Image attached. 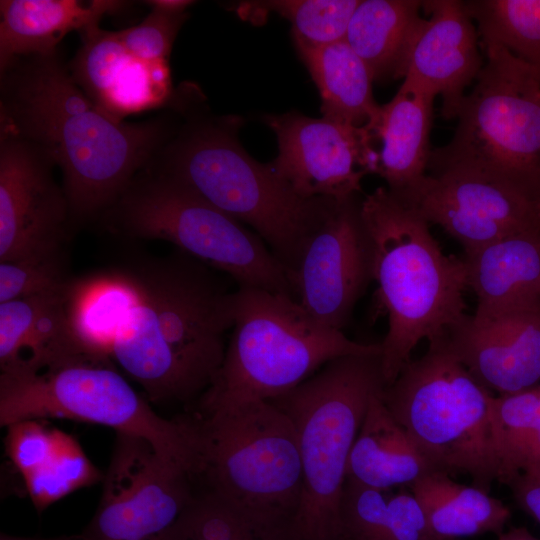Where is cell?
I'll list each match as a JSON object with an SVG mask.
<instances>
[{
	"mask_svg": "<svg viewBox=\"0 0 540 540\" xmlns=\"http://www.w3.org/2000/svg\"><path fill=\"white\" fill-rule=\"evenodd\" d=\"M55 168L37 146L0 129V262L66 252L76 227Z\"/></svg>",
	"mask_w": 540,
	"mask_h": 540,
	"instance_id": "5bb4252c",
	"label": "cell"
},
{
	"mask_svg": "<svg viewBox=\"0 0 540 540\" xmlns=\"http://www.w3.org/2000/svg\"><path fill=\"white\" fill-rule=\"evenodd\" d=\"M72 419L148 441L167 462L200 470L194 421L157 415L111 361L82 359L36 374L0 375V425L27 419Z\"/></svg>",
	"mask_w": 540,
	"mask_h": 540,
	"instance_id": "9c48e42d",
	"label": "cell"
},
{
	"mask_svg": "<svg viewBox=\"0 0 540 540\" xmlns=\"http://www.w3.org/2000/svg\"><path fill=\"white\" fill-rule=\"evenodd\" d=\"M322 99L323 117L368 127L380 106L372 92V75L346 40L320 47L297 46Z\"/></svg>",
	"mask_w": 540,
	"mask_h": 540,
	"instance_id": "4316f807",
	"label": "cell"
},
{
	"mask_svg": "<svg viewBox=\"0 0 540 540\" xmlns=\"http://www.w3.org/2000/svg\"><path fill=\"white\" fill-rule=\"evenodd\" d=\"M361 215L377 296L388 317L380 343L387 386L421 340L442 336L466 314L467 270L464 259L444 254L425 218L387 187L361 200Z\"/></svg>",
	"mask_w": 540,
	"mask_h": 540,
	"instance_id": "277c9868",
	"label": "cell"
},
{
	"mask_svg": "<svg viewBox=\"0 0 540 540\" xmlns=\"http://www.w3.org/2000/svg\"><path fill=\"white\" fill-rule=\"evenodd\" d=\"M116 268L121 303L110 359L153 401L206 391L224 359L234 292L209 266L181 251L132 258Z\"/></svg>",
	"mask_w": 540,
	"mask_h": 540,
	"instance_id": "7a4b0ae2",
	"label": "cell"
},
{
	"mask_svg": "<svg viewBox=\"0 0 540 540\" xmlns=\"http://www.w3.org/2000/svg\"><path fill=\"white\" fill-rule=\"evenodd\" d=\"M150 7L137 25L115 31L119 40L137 58L150 63H168L174 40L188 18L186 11Z\"/></svg>",
	"mask_w": 540,
	"mask_h": 540,
	"instance_id": "e575fe53",
	"label": "cell"
},
{
	"mask_svg": "<svg viewBox=\"0 0 540 540\" xmlns=\"http://www.w3.org/2000/svg\"><path fill=\"white\" fill-rule=\"evenodd\" d=\"M467 286L478 318L540 306V229L510 235L465 253Z\"/></svg>",
	"mask_w": 540,
	"mask_h": 540,
	"instance_id": "44dd1931",
	"label": "cell"
},
{
	"mask_svg": "<svg viewBox=\"0 0 540 540\" xmlns=\"http://www.w3.org/2000/svg\"><path fill=\"white\" fill-rule=\"evenodd\" d=\"M79 35L81 45L68 69L96 106L122 121L131 114L168 107L175 93L168 63L135 57L115 31L97 26Z\"/></svg>",
	"mask_w": 540,
	"mask_h": 540,
	"instance_id": "ac0fdd59",
	"label": "cell"
},
{
	"mask_svg": "<svg viewBox=\"0 0 540 540\" xmlns=\"http://www.w3.org/2000/svg\"><path fill=\"white\" fill-rule=\"evenodd\" d=\"M445 335L458 360L489 391L510 394L540 384V306L490 318L465 314Z\"/></svg>",
	"mask_w": 540,
	"mask_h": 540,
	"instance_id": "e0dca14e",
	"label": "cell"
},
{
	"mask_svg": "<svg viewBox=\"0 0 540 540\" xmlns=\"http://www.w3.org/2000/svg\"><path fill=\"white\" fill-rule=\"evenodd\" d=\"M399 198L457 240L465 253L540 229V183L450 169L427 174Z\"/></svg>",
	"mask_w": 540,
	"mask_h": 540,
	"instance_id": "4fadbf2b",
	"label": "cell"
},
{
	"mask_svg": "<svg viewBox=\"0 0 540 540\" xmlns=\"http://www.w3.org/2000/svg\"><path fill=\"white\" fill-rule=\"evenodd\" d=\"M170 110L138 122L115 119L75 83L60 47L0 70V129L34 144L60 169L76 228L98 223L174 135Z\"/></svg>",
	"mask_w": 540,
	"mask_h": 540,
	"instance_id": "6da1fadb",
	"label": "cell"
},
{
	"mask_svg": "<svg viewBox=\"0 0 540 540\" xmlns=\"http://www.w3.org/2000/svg\"><path fill=\"white\" fill-rule=\"evenodd\" d=\"M382 400L435 471L465 474L489 493L498 478L491 392L450 349L445 333L404 365Z\"/></svg>",
	"mask_w": 540,
	"mask_h": 540,
	"instance_id": "ba28073f",
	"label": "cell"
},
{
	"mask_svg": "<svg viewBox=\"0 0 540 540\" xmlns=\"http://www.w3.org/2000/svg\"><path fill=\"white\" fill-rule=\"evenodd\" d=\"M342 540H350V539L343 538Z\"/></svg>",
	"mask_w": 540,
	"mask_h": 540,
	"instance_id": "60d3db41",
	"label": "cell"
},
{
	"mask_svg": "<svg viewBox=\"0 0 540 540\" xmlns=\"http://www.w3.org/2000/svg\"><path fill=\"white\" fill-rule=\"evenodd\" d=\"M73 277L68 274L66 252L0 262V303L62 292Z\"/></svg>",
	"mask_w": 540,
	"mask_h": 540,
	"instance_id": "836d02e7",
	"label": "cell"
},
{
	"mask_svg": "<svg viewBox=\"0 0 540 540\" xmlns=\"http://www.w3.org/2000/svg\"><path fill=\"white\" fill-rule=\"evenodd\" d=\"M486 62L457 113L451 140L431 150L430 174L467 169L540 183V70L483 44Z\"/></svg>",
	"mask_w": 540,
	"mask_h": 540,
	"instance_id": "30bf717a",
	"label": "cell"
},
{
	"mask_svg": "<svg viewBox=\"0 0 540 540\" xmlns=\"http://www.w3.org/2000/svg\"><path fill=\"white\" fill-rule=\"evenodd\" d=\"M388 492L346 478L340 502L343 538L436 540L430 533L424 511L413 493Z\"/></svg>",
	"mask_w": 540,
	"mask_h": 540,
	"instance_id": "83f0119b",
	"label": "cell"
},
{
	"mask_svg": "<svg viewBox=\"0 0 540 540\" xmlns=\"http://www.w3.org/2000/svg\"><path fill=\"white\" fill-rule=\"evenodd\" d=\"M278 155L272 169L303 198L345 199L361 190V179L376 173L379 156L367 127L295 112L269 115Z\"/></svg>",
	"mask_w": 540,
	"mask_h": 540,
	"instance_id": "9a60e30c",
	"label": "cell"
},
{
	"mask_svg": "<svg viewBox=\"0 0 540 540\" xmlns=\"http://www.w3.org/2000/svg\"><path fill=\"white\" fill-rule=\"evenodd\" d=\"M539 387H540V384H539Z\"/></svg>",
	"mask_w": 540,
	"mask_h": 540,
	"instance_id": "b9f144b4",
	"label": "cell"
},
{
	"mask_svg": "<svg viewBox=\"0 0 540 540\" xmlns=\"http://www.w3.org/2000/svg\"><path fill=\"white\" fill-rule=\"evenodd\" d=\"M419 501L436 540H454L503 532L511 516L499 499L475 487L455 482L450 475L431 471L410 487Z\"/></svg>",
	"mask_w": 540,
	"mask_h": 540,
	"instance_id": "484cf974",
	"label": "cell"
},
{
	"mask_svg": "<svg viewBox=\"0 0 540 540\" xmlns=\"http://www.w3.org/2000/svg\"><path fill=\"white\" fill-rule=\"evenodd\" d=\"M7 428L4 444L6 455L21 477L47 461L56 449L60 433L41 419L15 422Z\"/></svg>",
	"mask_w": 540,
	"mask_h": 540,
	"instance_id": "d590c367",
	"label": "cell"
},
{
	"mask_svg": "<svg viewBox=\"0 0 540 540\" xmlns=\"http://www.w3.org/2000/svg\"><path fill=\"white\" fill-rule=\"evenodd\" d=\"M498 540H540L524 527H515L498 535Z\"/></svg>",
	"mask_w": 540,
	"mask_h": 540,
	"instance_id": "ab89813d",
	"label": "cell"
},
{
	"mask_svg": "<svg viewBox=\"0 0 540 540\" xmlns=\"http://www.w3.org/2000/svg\"><path fill=\"white\" fill-rule=\"evenodd\" d=\"M99 224L125 239L162 240L239 287L263 289L296 300L289 275L265 242L173 177L146 166Z\"/></svg>",
	"mask_w": 540,
	"mask_h": 540,
	"instance_id": "52a82bcc",
	"label": "cell"
},
{
	"mask_svg": "<svg viewBox=\"0 0 540 540\" xmlns=\"http://www.w3.org/2000/svg\"><path fill=\"white\" fill-rule=\"evenodd\" d=\"M103 478L104 475L90 461L78 441L64 431H61L50 458L22 477L28 497L38 513Z\"/></svg>",
	"mask_w": 540,
	"mask_h": 540,
	"instance_id": "1f68e13d",
	"label": "cell"
},
{
	"mask_svg": "<svg viewBox=\"0 0 540 540\" xmlns=\"http://www.w3.org/2000/svg\"><path fill=\"white\" fill-rule=\"evenodd\" d=\"M134 2L121 0H1L0 70L13 59L48 54L70 32L99 26Z\"/></svg>",
	"mask_w": 540,
	"mask_h": 540,
	"instance_id": "603a6c76",
	"label": "cell"
},
{
	"mask_svg": "<svg viewBox=\"0 0 540 540\" xmlns=\"http://www.w3.org/2000/svg\"><path fill=\"white\" fill-rule=\"evenodd\" d=\"M385 386L381 354L346 355L268 400L290 418L298 437L303 487L294 540H342L348 459L371 397Z\"/></svg>",
	"mask_w": 540,
	"mask_h": 540,
	"instance_id": "5b68a950",
	"label": "cell"
},
{
	"mask_svg": "<svg viewBox=\"0 0 540 540\" xmlns=\"http://www.w3.org/2000/svg\"><path fill=\"white\" fill-rule=\"evenodd\" d=\"M435 96L404 80L396 95L380 106L367 127L379 156L377 174L390 192L404 197L424 179Z\"/></svg>",
	"mask_w": 540,
	"mask_h": 540,
	"instance_id": "7402d4cb",
	"label": "cell"
},
{
	"mask_svg": "<svg viewBox=\"0 0 540 540\" xmlns=\"http://www.w3.org/2000/svg\"><path fill=\"white\" fill-rule=\"evenodd\" d=\"M186 470L146 440L116 433L89 540H160L193 498Z\"/></svg>",
	"mask_w": 540,
	"mask_h": 540,
	"instance_id": "7c38bea8",
	"label": "cell"
},
{
	"mask_svg": "<svg viewBox=\"0 0 540 540\" xmlns=\"http://www.w3.org/2000/svg\"><path fill=\"white\" fill-rule=\"evenodd\" d=\"M464 5L482 44L501 46L540 70V0H472Z\"/></svg>",
	"mask_w": 540,
	"mask_h": 540,
	"instance_id": "4dcf8cb0",
	"label": "cell"
},
{
	"mask_svg": "<svg viewBox=\"0 0 540 540\" xmlns=\"http://www.w3.org/2000/svg\"><path fill=\"white\" fill-rule=\"evenodd\" d=\"M372 277V252L357 195L335 200L292 277L296 301L321 324L342 331Z\"/></svg>",
	"mask_w": 540,
	"mask_h": 540,
	"instance_id": "2e32d148",
	"label": "cell"
},
{
	"mask_svg": "<svg viewBox=\"0 0 540 540\" xmlns=\"http://www.w3.org/2000/svg\"><path fill=\"white\" fill-rule=\"evenodd\" d=\"M67 289L0 303L1 373L36 374L74 361L96 359L74 329Z\"/></svg>",
	"mask_w": 540,
	"mask_h": 540,
	"instance_id": "ffe728a7",
	"label": "cell"
},
{
	"mask_svg": "<svg viewBox=\"0 0 540 540\" xmlns=\"http://www.w3.org/2000/svg\"><path fill=\"white\" fill-rule=\"evenodd\" d=\"M491 426L498 463L497 481L519 475L540 479V387L492 396Z\"/></svg>",
	"mask_w": 540,
	"mask_h": 540,
	"instance_id": "f546056e",
	"label": "cell"
},
{
	"mask_svg": "<svg viewBox=\"0 0 540 540\" xmlns=\"http://www.w3.org/2000/svg\"><path fill=\"white\" fill-rule=\"evenodd\" d=\"M140 3L147 6H156L171 11H186V9L195 2L187 0H149L142 1Z\"/></svg>",
	"mask_w": 540,
	"mask_h": 540,
	"instance_id": "74e56055",
	"label": "cell"
},
{
	"mask_svg": "<svg viewBox=\"0 0 540 540\" xmlns=\"http://www.w3.org/2000/svg\"><path fill=\"white\" fill-rule=\"evenodd\" d=\"M0 540H89V539L82 532L80 534L63 535V536L49 537V538L18 537V536L8 535L6 533H1Z\"/></svg>",
	"mask_w": 540,
	"mask_h": 540,
	"instance_id": "f35d334b",
	"label": "cell"
},
{
	"mask_svg": "<svg viewBox=\"0 0 540 540\" xmlns=\"http://www.w3.org/2000/svg\"><path fill=\"white\" fill-rule=\"evenodd\" d=\"M423 1L363 0L355 9L345 40L368 67L373 80L403 77Z\"/></svg>",
	"mask_w": 540,
	"mask_h": 540,
	"instance_id": "d4e9b609",
	"label": "cell"
},
{
	"mask_svg": "<svg viewBox=\"0 0 540 540\" xmlns=\"http://www.w3.org/2000/svg\"><path fill=\"white\" fill-rule=\"evenodd\" d=\"M200 470L213 490L292 527L303 487L296 429L268 400L203 412Z\"/></svg>",
	"mask_w": 540,
	"mask_h": 540,
	"instance_id": "8fae6325",
	"label": "cell"
},
{
	"mask_svg": "<svg viewBox=\"0 0 540 540\" xmlns=\"http://www.w3.org/2000/svg\"><path fill=\"white\" fill-rule=\"evenodd\" d=\"M381 354L315 320L293 298L263 289L234 292L233 326L222 365L201 400L208 412L288 392L330 360Z\"/></svg>",
	"mask_w": 540,
	"mask_h": 540,
	"instance_id": "8992f818",
	"label": "cell"
},
{
	"mask_svg": "<svg viewBox=\"0 0 540 540\" xmlns=\"http://www.w3.org/2000/svg\"><path fill=\"white\" fill-rule=\"evenodd\" d=\"M507 486L517 505L540 524V479L519 475Z\"/></svg>",
	"mask_w": 540,
	"mask_h": 540,
	"instance_id": "8d00e7d4",
	"label": "cell"
},
{
	"mask_svg": "<svg viewBox=\"0 0 540 540\" xmlns=\"http://www.w3.org/2000/svg\"><path fill=\"white\" fill-rule=\"evenodd\" d=\"M361 0H282L255 2L288 19L296 46L320 47L344 40Z\"/></svg>",
	"mask_w": 540,
	"mask_h": 540,
	"instance_id": "d6a6232c",
	"label": "cell"
},
{
	"mask_svg": "<svg viewBox=\"0 0 540 540\" xmlns=\"http://www.w3.org/2000/svg\"><path fill=\"white\" fill-rule=\"evenodd\" d=\"M160 540H294L289 523L208 490L193 496Z\"/></svg>",
	"mask_w": 540,
	"mask_h": 540,
	"instance_id": "f1b7e54d",
	"label": "cell"
},
{
	"mask_svg": "<svg viewBox=\"0 0 540 540\" xmlns=\"http://www.w3.org/2000/svg\"><path fill=\"white\" fill-rule=\"evenodd\" d=\"M422 9L429 18L414 34L403 78L440 95L444 118H456L465 89L483 66L475 25L463 1H423Z\"/></svg>",
	"mask_w": 540,
	"mask_h": 540,
	"instance_id": "d6986e66",
	"label": "cell"
},
{
	"mask_svg": "<svg viewBox=\"0 0 540 540\" xmlns=\"http://www.w3.org/2000/svg\"><path fill=\"white\" fill-rule=\"evenodd\" d=\"M382 391L369 401L348 459L346 478L389 491L394 487H410L435 470L391 415L382 400Z\"/></svg>",
	"mask_w": 540,
	"mask_h": 540,
	"instance_id": "cb8c5ba5",
	"label": "cell"
},
{
	"mask_svg": "<svg viewBox=\"0 0 540 540\" xmlns=\"http://www.w3.org/2000/svg\"><path fill=\"white\" fill-rule=\"evenodd\" d=\"M172 108L185 122L147 166L253 228L292 283L308 241L336 199L298 195L270 165L245 152L231 120L189 112L181 94Z\"/></svg>",
	"mask_w": 540,
	"mask_h": 540,
	"instance_id": "3957f363",
	"label": "cell"
}]
</instances>
